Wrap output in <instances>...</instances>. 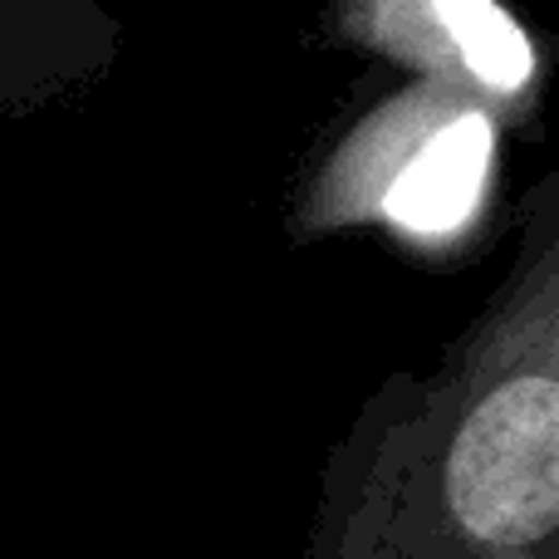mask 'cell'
Returning a JSON list of instances; mask_svg holds the SVG:
<instances>
[{"label": "cell", "mask_w": 559, "mask_h": 559, "mask_svg": "<svg viewBox=\"0 0 559 559\" xmlns=\"http://www.w3.org/2000/svg\"><path fill=\"white\" fill-rule=\"evenodd\" d=\"M496 157L491 108L442 84L397 94L324 167L309 222H378L407 241L447 246L472 231Z\"/></svg>", "instance_id": "cell-1"}, {"label": "cell", "mask_w": 559, "mask_h": 559, "mask_svg": "<svg viewBox=\"0 0 559 559\" xmlns=\"http://www.w3.org/2000/svg\"><path fill=\"white\" fill-rule=\"evenodd\" d=\"M447 511L491 550H531L559 525V378L545 338L472 397L447 447Z\"/></svg>", "instance_id": "cell-2"}, {"label": "cell", "mask_w": 559, "mask_h": 559, "mask_svg": "<svg viewBox=\"0 0 559 559\" xmlns=\"http://www.w3.org/2000/svg\"><path fill=\"white\" fill-rule=\"evenodd\" d=\"M348 39L413 64L423 84L521 104L535 88V39L501 0H338Z\"/></svg>", "instance_id": "cell-3"}]
</instances>
